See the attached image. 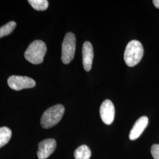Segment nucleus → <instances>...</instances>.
<instances>
[{
	"instance_id": "7ed1b4c3",
	"label": "nucleus",
	"mask_w": 159,
	"mask_h": 159,
	"mask_svg": "<svg viewBox=\"0 0 159 159\" xmlns=\"http://www.w3.org/2000/svg\"><path fill=\"white\" fill-rule=\"evenodd\" d=\"M65 108L61 104H57L48 108L42 115L41 125L44 129H49L56 125L61 120Z\"/></svg>"
},
{
	"instance_id": "9b49d317",
	"label": "nucleus",
	"mask_w": 159,
	"mask_h": 159,
	"mask_svg": "<svg viewBox=\"0 0 159 159\" xmlns=\"http://www.w3.org/2000/svg\"><path fill=\"white\" fill-rule=\"evenodd\" d=\"M11 136V130L8 127H0V148H2L9 142Z\"/></svg>"
},
{
	"instance_id": "ddd939ff",
	"label": "nucleus",
	"mask_w": 159,
	"mask_h": 159,
	"mask_svg": "<svg viewBox=\"0 0 159 159\" xmlns=\"http://www.w3.org/2000/svg\"><path fill=\"white\" fill-rule=\"evenodd\" d=\"M17 24L14 21H10L0 27V39L11 34L16 28Z\"/></svg>"
},
{
	"instance_id": "9d476101",
	"label": "nucleus",
	"mask_w": 159,
	"mask_h": 159,
	"mask_svg": "<svg viewBox=\"0 0 159 159\" xmlns=\"http://www.w3.org/2000/svg\"><path fill=\"white\" fill-rule=\"evenodd\" d=\"M75 159H89L91 156L90 149L86 145H82L77 148L74 154Z\"/></svg>"
},
{
	"instance_id": "0eeeda50",
	"label": "nucleus",
	"mask_w": 159,
	"mask_h": 159,
	"mask_svg": "<svg viewBox=\"0 0 159 159\" xmlns=\"http://www.w3.org/2000/svg\"><path fill=\"white\" fill-rule=\"evenodd\" d=\"M57 147V142L53 139L44 140L39 144L37 156L39 159H47L53 153Z\"/></svg>"
},
{
	"instance_id": "4468645a",
	"label": "nucleus",
	"mask_w": 159,
	"mask_h": 159,
	"mask_svg": "<svg viewBox=\"0 0 159 159\" xmlns=\"http://www.w3.org/2000/svg\"><path fill=\"white\" fill-rule=\"evenodd\" d=\"M151 153L154 159H159V144H154L152 146Z\"/></svg>"
},
{
	"instance_id": "1a4fd4ad",
	"label": "nucleus",
	"mask_w": 159,
	"mask_h": 159,
	"mask_svg": "<svg viewBox=\"0 0 159 159\" xmlns=\"http://www.w3.org/2000/svg\"><path fill=\"white\" fill-rule=\"evenodd\" d=\"M148 123V119L146 116H142L137 120L130 132V140H134L140 136L143 132L147 127Z\"/></svg>"
},
{
	"instance_id": "f257e3e1",
	"label": "nucleus",
	"mask_w": 159,
	"mask_h": 159,
	"mask_svg": "<svg viewBox=\"0 0 159 159\" xmlns=\"http://www.w3.org/2000/svg\"><path fill=\"white\" fill-rule=\"evenodd\" d=\"M144 54L142 43L137 40H132L126 46L124 59L129 67H134L141 61Z\"/></svg>"
},
{
	"instance_id": "6e6552de",
	"label": "nucleus",
	"mask_w": 159,
	"mask_h": 159,
	"mask_svg": "<svg viewBox=\"0 0 159 159\" xmlns=\"http://www.w3.org/2000/svg\"><path fill=\"white\" fill-rule=\"evenodd\" d=\"M82 56L84 68L86 71H89L91 70L94 57L93 48L90 42L86 41L83 44L82 48Z\"/></svg>"
},
{
	"instance_id": "2eb2a0df",
	"label": "nucleus",
	"mask_w": 159,
	"mask_h": 159,
	"mask_svg": "<svg viewBox=\"0 0 159 159\" xmlns=\"http://www.w3.org/2000/svg\"><path fill=\"white\" fill-rule=\"evenodd\" d=\"M153 2L154 6L157 8H159V0H154V1H153Z\"/></svg>"
},
{
	"instance_id": "20e7f679",
	"label": "nucleus",
	"mask_w": 159,
	"mask_h": 159,
	"mask_svg": "<svg viewBox=\"0 0 159 159\" xmlns=\"http://www.w3.org/2000/svg\"><path fill=\"white\" fill-rule=\"evenodd\" d=\"M76 46V39L74 34L68 33L66 35L61 48V60L65 64H68L74 58Z\"/></svg>"
},
{
	"instance_id": "f03ea898",
	"label": "nucleus",
	"mask_w": 159,
	"mask_h": 159,
	"mask_svg": "<svg viewBox=\"0 0 159 159\" xmlns=\"http://www.w3.org/2000/svg\"><path fill=\"white\" fill-rule=\"evenodd\" d=\"M47 46L41 40H35L30 44L24 52V57L30 63L39 64L43 62Z\"/></svg>"
},
{
	"instance_id": "f8f14e48",
	"label": "nucleus",
	"mask_w": 159,
	"mask_h": 159,
	"mask_svg": "<svg viewBox=\"0 0 159 159\" xmlns=\"http://www.w3.org/2000/svg\"><path fill=\"white\" fill-rule=\"evenodd\" d=\"M28 2L37 11H45L48 7V1L47 0H29Z\"/></svg>"
},
{
	"instance_id": "39448f33",
	"label": "nucleus",
	"mask_w": 159,
	"mask_h": 159,
	"mask_svg": "<svg viewBox=\"0 0 159 159\" xmlns=\"http://www.w3.org/2000/svg\"><path fill=\"white\" fill-rule=\"evenodd\" d=\"M8 84L12 90L19 91L25 89L33 88L36 83L34 80L28 77L12 75L8 79Z\"/></svg>"
},
{
	"instance_id": "423d86ee",
	"label": "nucleus",
	"mask_w": 159,
	"mask_h": 159,
	"mask_svg": "<svg viewBox=\"0 0 159 159\" xmlns=\"http://www.w3.org/2000/svg\"><path fill=\"white\" fill-rule=\"evenodd\" d=\"M100 115L104 123L110 125L114 119L115 109L113 102L109 100H106L102 102L100 108Z\"/></svg>"
}]
</instances>
